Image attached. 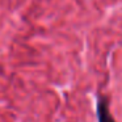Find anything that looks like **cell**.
Wrapping results in <instances>:
<instances>
[{"label":"cell","mask_w":122,"mask_h":122,"mask_svg":"<svg viewBox=\"0 0 122 122\" xmlns=\"http://www.w3.org/2000/svg\"><path fill=\"white\" fill-rule=\"evenodd\" d=\"M96 113H97L98 122H116L109 112L108 100L104 96H98L97 98V105H96Z\"/></svg>","instance_id":"1"}]
</instances>
